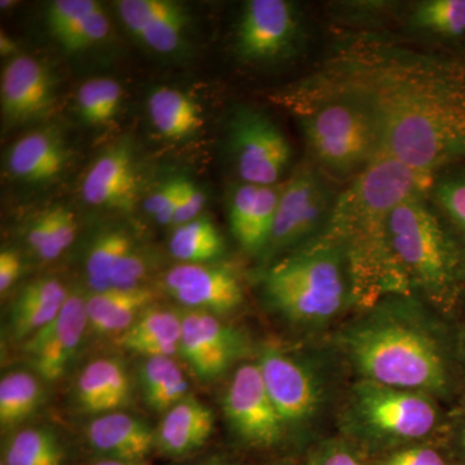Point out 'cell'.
Instances as JSON below:
<instances>
[{"label": "cell", "mask_w": 465, "mask_h": 465, "mask_svg": "<svg viewBox=\"0 0 465 465\" xmlns=\"http://www.w3.org/2000/svg\"><path fill=\"white\" fill-rule=\"evenodd\" d=\"M295 84L360 103L375 125L381 157L430 177L465 161L464 54L362 30L339 38Z\"/></svg>", "instance_id": "6da1fadb"}, {"label": "cell", "mask_w": 465, "mask_h": 465, "mask_svg": "<svg viewBox=\"0 0 465 465\" xmlns=\"http://www.w3.org/2000/svg\"><path fill=\"white\" fill-rule=\"evenodd\" d=\"M432 177L381 157L339 193L323 235L344 249L353 302L371 307L382 296H411L388 238L394 207L430 189Z\"/></svg>", "instance_id": "7a4b0ae2"}, {"label": "cell", "mask_w": 465, "mask_h": 465, "mask_svg": "<svg viewBox=\"0 0 465 465\" xmlns=\"http://www.w3.org/2000/svg\"><path fill=\"white\" fill-rule=\"evenodd\" d=\"M375 316L354 324L342 339L363 381L428 396L446 393L448 360L432 333L390 312Z\"/></svg>", "instance_id": "3957f363"}, {"label": "cell", "mask_w": 465, "mask_h": 465, "mask_svg": "<svg viewBox=\"0 0 465 465\" xmlns=\"http://www.w3.org/2000/svg\"><path fill=\"white\" fill-rule=\"evenodd\" d=\"M273 99L295 116L309 161L332 183L351 182L381 158L371 116L356 100L296 84Z\"/></svg>", "instance_id": "277c9868"}, {"label": "cell", "mask_w": 465, "mask_h": 465, "mask_svg": "<svg viewBox=\"0 0 465 465\" xmlns=\"http://www.w3.org/2000/svg\"><path fill=\"white\" fill-rule=\"evenodd\" d=\"M427 193L394 207L388 219V238L410 290L451 309L465 292V253Z\"/></svg>", "instance_id": "5b68a950"}, {"label": "cell", "mask_w": 465, "mask_h": 465, "mask_svg": "<svg viewBox=\"0 0 465 465\" xmlns=\"http://www.w3.org/2000/svg\"><path fill=\"white\" fill-rule=\"evenodd\" d=\"M264 290L284 317L314 326L329 322L353 302L344 249L323 234L272 266Z\"/></svg>", "instance_id": "8992f818"}, {"label": "cell", "mask_w": 465, "mask_h": 465, "mask_svg": "<svg viewBox=\"0 0 465 465\" xmlns=\"http://www.w3.org/2000/svg\"><path fill=\"white\" fill-rule=\"evenodd\" d=\"M349 419L362 439L403 448L430 436L439 412L428 394L363 381L351 396Z\"/></svg>", "instance_id": "52a82bcc"}, {"label": "cell", "mask_w": 465, "mask_h": 465, "mask_svg": "<svg viewBox=\"0 0 465 465\" xmlns=\"http://www.w3.org/2000/svg\"><path fill=\"white\" fill-rule=\"evenodd\" d=\"M336 198L331 180L309 159L299 164L281 189L273 231L262 255L273 259L293 253L320 237Z\"/></svg>", "instance_id": "ba28073f"}, {"label": "cell", "mask_w": 465, "mask_h": 465, "mask_svg": "<svg viewBox=\"0 0 465 465\" xmlns=\"http://www.w3.org/2000/svg\"><path fill=\"white\" fill-rule=\"evenodd\" d=\"M307 43L302 12L287 0L244 3L235 27L234 48L246 64L273 65L298 56Z\"/></svg>", "instance_id": "9c48e42d"}, {"label": "cell", "mask_w": 465, "mask_h": 465, "mask_svg": "<svg viewBox=\"0 0 465 465\" xmlns=\"http://www.w3.org/2000/svg\"><path fill=\"white\" fill-rule=\"evenodd\" d=\"M229 148L242 183L277 185L292 149L281 128L259 110L242 106L229 122Z\"/></svg>", "instance_id": "30bf717a"}, {"label": "cell", "mask_w": 465, "mask_h": 465, "mask_svg": "<svg viewBox=\"0 0 465 465\" xmlns=\"http://www.w3.org/2000/svg\"><path fill=\"white\" fill-rule=\"evenodd\" d=\"M224 411L232 430L249 445L269 448L286 430L258 363H246L235 371L226 390Z\"/></svg>", "instance_id": "8fae6325"}, {"label": "cell", "mask_w": 465, "mask_h": 465, "mask_svg": "<svg viewBox=\"0 0 465 465\" xmlns=\"http://www.w3.org/2000/svg\"><path fill=\"white\" fill-rule=\"evenodd\" d=\"M256 363L286 430L302 427L317 415L322 403V388L313 370L274 348L262 351Z\"/></svg>", "instance_id": "7c38bea8"}, {"label": "cell", "mask_w": 465, "mask_h": 465, "mask_svg": "<svg viewBox=\"0 0 465 465\" xmlns=\"http://www.w3.org/2000/svg\"><path fill=\"white\" fill-rule=\"evenodd\" d=\"M242 349L240 333L216 314L193 309L183 312L179 353L200 381H213L225 374Z\"/></svg>", "instance_id": "4fadbf2b"}, {"label": "cell", "mask_w": 465, "mask_h": 465, "mask_svg": "<svg viewBox=\"0 0 465 465\" xmlns=\"http://www.w3.org/2000/svg\"><path fill=\"white\" fill-rule=\"evenodd\" d=\"M85 299L70 292L60 314L25 342L26 356L45 381H60L75 356L88 327Z\"/></svg>", "instance_id": "5bb4252c"}, {"label": "cell", "mask_w": 465, "mask_h": 465, "mask_svg": "<svg viewBox=\"0 0 465 465\" xmlns=\"http://www.w3.org/2000/svg\"><path fill=\"white\" fill-rule=\"evenodd\" d=\"M149 260L130 232L106 229L92 241L85 258V275L94 292L140 289Z\"/></svg>", "instance_id": "9a60e30c"}, {"label": "cell", "mask_w": 465, "mask_h": 465, "mask_svg": "<svg viewBox=\"0 0 465 465\" xmlns=\"http://www.w3.org/2000/svg\"><path fill=\"white\" fill-rule=\"evenodd\" d=\"M164 289L193 311L225 314L243 302V287L231 269L206 264L174 266L164 275Z\"/></svg>", "instance_id": "2e32d148"}, {"label": "cell", "mask_w": 465, "mask_h": 465, "mask_svg": "<svg viewBox=\"0 0 465 465\" xmlns=\"http://www.w3.org/2000/svg\"><path fill=\"white\" fill-rule=\"evenodd\" d=\"M2 110L8 121L21 124L47 113L54 100L50 69L32 56H14L2 74Z\"/></svg>", "instance_id": "e0dca14e"}, {"label": "cell", "mask_w": 465, "mask_h": 465, "mask_svg": "<svg viewBox=\"0 0 465 465\" xmlns=\"http://www.w3.org/2000/svg\"><path fill=\"white\" fill-rule=\"evenodd\" d=\"M125 27L143 45L158 54L182 50L188 15L182 5L171 0H121L116 3Z\"/></svg>", "instance_id": "ac0fdd59"}, {"label": "cell", "mask_w": 465, "mask_h": 465, "mask_svg": "<svg viewBox=\"0 0 465 465\" xmlns=\"http://www.w3.org/2000/svg\"><path fill=\"white\" fill-rule=\"evenodd\" d=\"M136 159L127 143H116L94 161L84 180L82 194L94 207L128 210L139 192Z\"/></svg>", "instance_id": "d6986e66"}, {"label": "cell", "mask_w": 465, "mask_h": 465, "mask_svg": "<svg viewBox=\"0 0 465 465\" xmlns=\"http://www.w3.org/2000/svg\"><path fill=\"white\" fill-rule=\"evenodd\" d=\"M282 185L232 186L228 198L229 224L232 235L251 253H264L273 231L275 213Z\"/></svg>", "instance_id": "ffe728a7"}, {"label": "cell", "mask_w": 465, "mask_h": 465, "mask_svg": "<svg viewBox=\"0 0 465 465\" xmlns=\"http://www.w3.org/2000/svg\"><path fill=\"white\" fill-rule=\"evenodd\" d=\"M400 17L409 35L465 56V0H421L405 5Z\"/></svg>", "instance_id": "44dd1931"}, {"label": "cell", "mask_w": 465, "mask_h": 465, "mask_svg": "<svg viewBox=\"0 0 465 465\" xmlns=\"http://www.w3.org/2000/svg\"><path fill=\"white\" fill-rule=\"evenodd\" d=\"M87 439L110 460L142 461L155 448V430L121 411L96 416L87 427Z\"/></svg>", "instance_id": "7402d4cb"}, {"label": "cell", "mask_w": 465, "mask_h": 465, "mask_svg": "<svg viewBox=\"0 0 465 465\" xmlns=\"http://www.w3.org/2000/svg\"><path fill=\"white\" fill-rule=\"evenodd\" d=\"M213 424L210 407L188 396L163 415L155 430V448L168 457H185L207 442Z\"/></svg>", "instance_id": "603a6c76"}, {"label": "cell", "mask_w": 465, "mask_h": 465, "mask_svg": "<svg viewBox=\"0 0 465 465\" xmlns=\"http://www.w3.org/2000/svg\"><path fill=\"white\" fill-rule=\"evenodd\" d=\"M130 376L124 363L113 358H99L88 363L76 381V402L92 415L116 412L131 401Z\"/></svg>", "instance_id": "cb8c5ba5"}, {"label": "cell", "mask_w": 465, "mask_h": 465, "mask_svg": "<svg viewBox=\"0 0 465 465\" xmlns=\"http://www.w3.org/2000/svg\"><path fill=\"white\" fill-rule=\"evenodd\" d=\"M69 291L56 278H39L18 292L9 312V332L17 341H27L60 314Z\"/></svg>", "instance_id": "d4e9b609"}, {"label": "cell", "mask_w": 465, "mask_h": 465, "mask_svg": "<svg viewBox=\"0 0 465 465\" xmlns=\"http://www.w3.org/2000/svg\"><path fill=\"white\" fill-rule=\"evenodd\" d=\"M67 149L54 131H35L21 137L8 152L12 176L25 183H45L63 173Z\"/></svg>", "instance_id": "484cf974"}, {"label": "cell", "mask_w": 465, "mask_h": 465, "mask_svg": "<svg viewBox=\"0 0 465 465\" xmlns=\"http://www.w3.org/2000/svg\"><path fill=\"white\" fill-rule=\"evenodd\" d=\"M182 336L183 313L152 305L118 336V344L145 358L173 357L180 351Z\"/></svg>", "instance_id": "4316f807"}, {"label": "cell", "mask_w": 465, "mask_h": 465, "mask_svg": "<svg viewBox=\"0 0 465 465\" xmlns=\"http://www.w3.org/2000/svg\"><path fill=\"white\" fill-rule=\"evenodd\" d=\"M154 302L155 293L148 287L94 292L85 300L88 326L104 335H122Z\"/></svg>", "instance_id": "83f0119b"}, {"label": "cell", "mask_w": 465, "mask_h": 465, "mask_svg": "<svg viewBox=\"0 0 465 465\" xmlns=\"http://www.w3.org/2000/svg\"><path fill=\"white\" fill-rule=\"evenodd\" d=\"M148 110L152 124L162 136L183 140L203 124L200 105L185 92L159 87L150 94Z\"/></svg>", "instance_id": "f1b7e54d"}, {"label": "cell", "mask_w": 465, "mask_h": 465, "mask_svg": "<svg viewBox=\"0 0 465 465\" xmlns=\"http://www.w3.org/2000/svg\"><path fill=\"white\" fill-rule=\"evenodd\" d=\"M140 382L146 405L158 414H166L189 396L188 381L173 357L145 358Z\"/></svg>", "instance_id": "f546056e"}, {"label": "cell", "mask_w": 465, "mask_h": 465, "mask_svg": "<svg viewBox=\"0 0 465 465\" xmlns=\"http://www.w3.org/2000/svg\"><path fill=\"white\" fill-rule=\"evenodd\" d=\"M427 195L465 253V161L434 174Z\"/></svg>", "instance_id": "4dcf8cb0"}, {"label": "cell", "mask_w": 465, "mask_h": 465, "mask_svg": "<svg viewBox=\"0 0 465 465\" xmlns=\"http://www.w3.org/2000/svg\"><path fill=\"white\" fill-rule=\"evenodd\" d=\"M224 238L208 217L176 226L170 240L173 258L183 264H204L224 252Z\"/></svg>", "instance_id": "1f68e13d"}, {"label": "cell", "mask_w": 465, "mask_h": 465, "mask_svg": "<svg viewBox=\"0 0 465 465\" xmlns=\"http://www.w3.org/2000/svg\"><path fill=\"white\" fill-rule=\"evenodd\" d=\"M43 388L36 376L15 371L0 381V424L15 427L30 418L41 406Z\"/></svg>", "instance_id": "d6a6232c"}, {"label": "cell", "mask_w": 465, "mask_h": 465, "mask_svg": "<svg viewBox=\"0 0 465 465\" xmlns=\"http://www.w3.org/2000/svg\"><path fill=\"white\" fill-rule=\"evenodd\" d=\"M3 461L5 465H63L64 449L54 430L26 428L8 440Z\"/></svg>", "instance_id": "836d02e7"}, {"label": "cell", "mask_w": 465, "mask_h": 465, "mask_svg": "<svg viewBox=\"0 0 465 465\" xmlns=\"http://www.w3.org/2000/svg\"><path fill=\"white\" fill-rule=\"evenodd\" d=\"M121 84L114 79L96 78L85 82L78 91V110L88 124H109L121 105Z\"/></svg>", "instance_id": "e575fe53"}, {"label": "cell", "mask_w": 465, "mask_h": 465, "mask_svg": "<svg viewBox=\"0 0 465 465\" xmlns=\"http://www.w3.org/2000/svg\"><path fill=\"white\" fill-rule=\"evenodd\" d=\"M109 33L108 16L101 7L58 34L56 39L66 52H81L99 45L108 38Z\"/></svg>", "instance_id": "d590c367"}, {"label": "cell", "mask_w": 465, "mask_h": 465, "mask_svg": "<svg viewBox=\"0 0 465 465\" xmlns=\"http://www.w3.org/2000/svg\"><path fill=\"white\" fill-rule=\"evenodd\" d=\"M48 213L51 217L50 240L41 255V259L47 262L57 259L64 251L72 246L75 240L76 229H78L74 213L66 207H52Z\"/></svg>", "instance_id": "8d00e7d4"}, {"label": "cell", "mask_w": 465, "mask_h": 465, "mask_svg": "<svg viewBox=\"0 0 465 465\" xmlns=\"http://www.w3.org/2000/svg\"><path fill=\"white\" fill-rule=\"evenodd\" d=\"M103 5L94 0H54L47 9V25L52 35L65 32L76 21L94 14Z\"/></svg>", "instance_id": "74e56055"}, {"label": "cell", "mask_w": 465, "mask_h": 465, "mask_svg": "<svg viewBox=\"0 0 465 465\" xmlns=\"http://www.w3.org/2000/svg\"><path fill=\"white\" fill-rule=\"evenodd\" d=\"M372 465H455L451 458L430 445H407L391 451Z\"/></svg>", "instance_id": "f35d334b"}, {"label": "cell", "mask_w": 465, "mask_h": 465, "mask_svg": "<svg viewBox=\"0 0 465 465\" xmlns=\"http://www.w3.org/2000/svg\"><path fill=\"white\" fill-rule=\"evenodd\" d=\"M183 179H171L162 183L145 201V210L159 224H173L177 202L182 193Z\"/></svg>", "instance_id": "ab89813d"}, {"label": "cell", "mask_w": 465, "mask_h": 465, "mask_svg": "<svg viewBox=\"0 0 465 465\" xmlns=\"http://www.w3.org/2000/svg\"><path fill=\"white\" fill-rule=\"evenodd\" d=\"M206 195L200 186L195 185L191 180L183 179L182 193L177 202L173 224L179 226L200 217L202 210L206 206Z\"/></svg>", "instance_id": "60d3db41"}, {"label": "cell", "mask_w": 465, "mask_h": 465, "mask_svg": "<svg viewBox=\"0 0 465 465\" xmlns=\"http://www.w3.org/2000/svg\"><path fill=\"white\" fill-rule=\"evenodd\" d=\"M308 465H366L357 451L345 443L330 442L321 446Z\"/></svg>", "instance_id": "b9f144b4"}, {"label": "cell", "mask_w": 465, "mask_h": 465, "mask_svg": "<svg viewBox=\"0 0 465 465\" xmlns=\"http://www.w3.org/2000/svg\"><path fill=\"white\" fill-rule=\"evenodd\" d=\"M21 272H23V262L16 251H2L0 252V292H7L20 278Z\"/></svg>", "instance_id": "7bdbcfd3"}, {"label": "cell", "mask_w": 465, "mask_h": 465, "mask_svg": "<svg viewBox=\"0 0 465 465\" xmlns=\"http://www.w3.org/2000/svg\"><path fill=\"white\" fill-rule=\"evenodd\" d=\"M451 460L455 465H465V425L455 439Z\"/></svg>", "instance_id": "ee69618b"}, {"label": "cell", "mask_w": 465, "mask_h": 465, "mask_svg": "<svg viewBox=\"0 0 465 465\" xmlns=\"http://www.w3.org/2000/svg\"><path fill=\"white\" fill-rule=\"evenodd\" d=\"M0 52H2V56H9V54H14L16 52V45L3 33L0 36Z\"/></svg>", "instance_id": "f6af8a7d"}, {"label": "cell", "mask_w": 465, "mask_h": 465, "mask_svg": "<svg viewBox=\"0 0 465 465\" xmlns=\"http://www.w3.org/2000/svg\"><path fill=\"white\" fill-rule=\"evenodd\" d=\"M96 465H148L145 463H142V461H121V460H108L101 461V463H97Z\"/></svg>", "instance_id": "bcb514c9"}, {"label": "cell", "mask_w": 465, "mask_h": 465, "mask_svg": "<svg viewBox=\"0 0 465 465\" xmlns=\"http://www.w3.org/2000/svg\"><path fill=\"white\" fill-rule=\"evenodd\" d=\"M463 351H464V354H465V333H464V338H463Z\"/></svg>", "instance_id": "7dc6e473"}, {"label": "cell", "mask_w": 465, "mask_h": 465, "mask_svg": "<svg viewBox=\"0 0 465 465\" xmlns=\"http://www.w3.org/2000/svg\"><path fill=\"white\" fill-rule=\"evenodd\" d=\"M204 465H224V464L211 463V464H204Z\"/></svg>", "instance_id": "c3c4849f"}, {"label": "cell", "mask_w": 465, "mask_h": 465, "mask_svg": "<svg viewBox=\"0 0 465 465\" xmlns=\"http://www.w3.org/2000/svg\"><path fill=\"white\" fill-rule=\"evenodd\" d=\"M2 465H5V461H2Z\"/></svg>", "instance_id": "681fc988"}]
</instances>
